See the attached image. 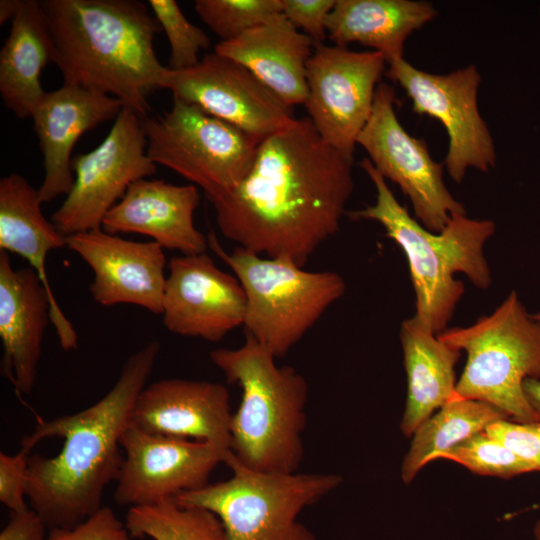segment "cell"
<instances>
[{
  "mask_svg": "<svg viewBox=\"0 0 540 540\" xmlns=\"http://www.w3.org/2000/svg\"><path fill=\"white\" fill-rule=\"evenodd\" d=\"M125 526L131 538L227 540L224 527L213 512L180 505L174 499L129 508Z\"/></svg>",
  "mask_w": 540,
  "mask_h": 540,
  "instance_id": "obj_28",
  "label": "cell"
},
{
  "mask_svg": "<svg viewBox=\"0 0 540 540\" xmlns=\"http://www.w3.org/2000/svg\"><path fill=\"white\" fill-rule=\"evenodd\" d=\"M485 432L529 463L535 471H540V422L501 419L490 424Z\"/></svg>",
  "mask_w": 540,
  "mask_h": 540,
  "instance_id": "obj_32",
  "label": "cell"
},
{
  "mask_svg": "<svg viewBox=\"0 0 540 540\" xmlns=\"http://www.w3.org/2000/svg\"><path fill=\"white\" fill-rule=\"evenodd\" d=\"M281 13L315 44L327 38L326 20L336 0H280Z\"/></svg>",
  "mask_w": 540,
  "mask_h": 540,
  "instance_id": "obj_35",
  "label": "cell"
},
{
  "mask_svg": "<svg viewBox=\"0 0 540 540\" xmlns=\"http://www.w3.org/2000/svg\"><path fill=\"white\" fill-rule=\"evenodd\" d=\"M540 321V311L533 314ZM525 397L540 422V380L527 379L523 384Z\"/></svg>",
  "mask_w": 540,
  "mask_h": 540,
  "instance_id": "obj_37",
  "label": "cell"
},
{
  "mask_svg": "<svg viewBox=\"0 0 540 540\" xmlns=\"http://www.w3.org/2000/svg\"><path fill=\"white\" fill-rule=\"evenodd\" d=\"M161 88L262 139L295 118L292 107L247 68L216 52L205 55L187 70L166 67Z\"/></svg>",
  "mask_w": 540,
  "mask_h": 540,
  "instance_id": "obj_15",
  "label": "cell"
},
{
  "mask_svg": "<svg viewBox=\"0 0 540 540\" xmlns=\"http://www.w3.org/2000/svg\"><path fill=\"white\" fill-rule=\"evenodd\" d=\"M147 154L201 188L212 202L249 172L264 139L173 96L171 109L142 119Z\"/></svg>",
  "mask_w": 540,
  "mask_h": 540,
  "instance_id": "obj_9",
  "label": "cell"
},
{
  "mask_svg": "<svg viewBox=\"0 0 540 540\" xmlns=\"http://www.w3.org/2000/svg\"><path fill=\"white\" fill-rule=\"evenodd\" d=\"M386 65L379 52L323 43L315 44L307 62L308 118L327 144L349 158L372 113Z\"/></svg>",
  "mask_w": 540,
  "mask_h": 540,
  "instance_id": "obj_13",
  "label": "cell"
},
{
  "mask_svg": "<svg viewBox=\"0 0 540 540\" xmlns=\"http://www.w3.org/2000/svg\"><path fill=\"white\" fill-rule=\"evenodd\" d=\"M506 418L501 410L486 402L453 397L413 433L401 467L403 482L411 483L428 463Z\"/></svg>",
  "mask_w": 540,
  "mask_h": 540,
  "instance_id": "obj_27",
  "label": "cell"
},
{
  "mask_svg": "<svg viewBox=\"0 0 540 540\" xmlns=\"http://www.w3.org/2000/svg\"><path fill=\"white\" fill-rule=\"evenodd\" d=\"M200 202L197 186L161 179H140L106 214L102 229L110 234L137 233L182 255L207 252L208 237L194 224Z\"/></svg>",
  "mask_w": 540,
  "mask_h": 540,
  "instance_id": "obj_20",
  "label": "cell"
},
{
  "mask_svg": "<svg viewBox=\"0 0 540 540\" xmlns=\"http://www.w3.org/2000/svg\"><path fill=\"white\" fill-rule=\"evenodd\" d=\"M209 248L233 271L246 296V336L276 359L284 357L345 293L333 271H308L285 258H270L237 246L230 253L214 232Z\"/></svg>",
  "mask_w": 540,
  "mask_h": 540,
  "instance_id": "obj_6",
  "label": "cell"
},
{
  "mask_svg": "<svg viewBox=\"0 0 540 540\" xmlns=\"http://www.w3.org/2000/svg\"><path fill=\"white\" fill-rule=\"evenodd\" d=\"M168 269L161 315L169 332L218 342L243 326L244 289L207 252L175 256Z\"/></svg>",
  "mask_w": 540,
  "mask_h": 540,
  "instance_id": "obj_16",
  "label": "cell"
},
{
  "mask_svg": "<svg viewBox=\"0 0 540 540\" xmlns=\"http://www.w3.org/2000/svg\"><path fill=\"white\" fill-rule=\"evenodd\" d=\"M534 536L536 540H540V520L536 523L534 527Z\"/></svg>",
  "mask_w": 540,
  "mask_h": 540,
  "instance_id": "obj_39",
  "label": "cell"
},
{
  "mask_svg": "<svg viewBox=\"0 0 540 540\" xmlns=\"http://www.w3.org/2000/svg\"><path fill=\"white\" fill-rule=\"evenodd\" d=\"M21 0H1L0 1V24L13 20Z\"/></svg>",
  "mask_w": 540,
  "mask_h": 540,
  "instance_id": "obj_38",
  "label": "cell"
},
{
  "mask_svg": "<svg viewBox=\"0 0 540 540\" xmlns=\"http://www.w3.org/2000/svg\"><path fill=\"white\" fill-rule=\"evenodd\" d=\"M66 247L91 268L90 293L96 303L162 313L166 256L158 243L127 240L99 227L67 236Z\"/></svg>",
  "mask_w": 540,
  "mask_h": 540,
  "instance_id": "obj_17",
  "label": "cell"
},
{
  "mask_svg": "<svg viewBox=\"0 0 540 540\" xmlns=\"http://www.w3.org/2000/svg\"><path fill=\"white\" fill-rule=\"evenodd\" d=\"M159 352L160 343L149 342L127 358L100 400L74 414L38 417L33 431L22 438L21 448L30 452L44 439H63L57 455L33 454L28 462L26 497L48 530L72 529L103 507L104 490L121 469V437Z\"/></svg>",
  "mask_w": 540,
  "mask_h": 540,
  "instance_id": "obj_2",
  "label": "cell"
},
{
  "mask_svg": "<svg viewBox=\"0 0 540 540\" xmlns=\"http://www.w3.org/2000/svg\"><path fill=\"white\" fill-rule=\"evenodd\" d=\"M352 167L308 117L294 118L261 141L247 175L211 202L217 225L237 246L304 267L340 230Z\"/></svg>",
  "mask_w": 540,
  "mask_h": 540,
  "instance_id": "obj_1",
  "label": "cell"
},
{
  "mask_svg": "<svg viewBox=\"0 0 540 540\" xmlns=\"http://www.w3.org/2000/svg\"><path fill=\"white\" fill-rule=\"evenodd\" d=\"M540 11V10H539Z\"/></svg>",
  "mask_w": 540,
  "mask_h": 540,
  "instance_id": "obj_40",
  "label": "cell"
},
{
  "mask_svg": "<svg viewBox=\"0 0 540 540\" xmlns=\"http://www.w3.org/2000/svg\"><path fill=\"white\" fill-rule=\"evenodd\" d=\"M72 170L73 186L51 216L65 236L101 227L131 184L156 173L142 119L123 107L102 143L72 159Z\"/></svg>",
  "mask_w": 540,
  "mask_h": 540,
  "instance_id": "obj_12",
  "label": "cell"
},
{
  "mask_svg": "<svg viewBox=\"0 0 540 540\" xmlns=\"http://www.w3.org/2000/svg\"><path fill=\"white\" fill-rule=\"evenodd\" d=\"M437 15L427 1L336 0L326 20L327 37L341 47L353 42L370 47L389 63L404 58L406 40Z\"/></svg>",
  "mask_w": 540,
  "mask_h": 540,
  "instance_id": "obj_24",
  "label": "cell"
},
{
  "mask_svg": "<svg viewBox=\"0 0 540 540\" xmlns=\"http://www.w3.org/2000/svg\"><path fill=\"white\" fill-rule=\"evenodd\" d=\"M385 75L401 86L418 115L438 120L448 137L444 159L450 178L460 184L469 168L489 172L496 149L478 107L481 75L475 65L448 74L422 71L404 58L387 63Z\"/></svg>",
  "mask_w": 540,
  "mask_h": 540,
  "instance_id": "obj_10",
  "label": "cell"
},
{
  "mask_svg": "<svg viewBox=\"0 0 540 540\" xmlns=\"http://www.w3.org/2000/svg\"><path fill=\"white\" fill-rule=\"evenodd\" d=\"M440 458L454 461L478 475L504 479L535 471L529 463L485 431L468 438Z\"/></svg>",
  "mask_w": 540,
  "mask_h": 540,
  "instance_id": "obj_30",
  "label": "cell"
},
{
  "mask_svg": "<svg viewBox=\"0 0 540 540\" xmlns=\"http://www.w3.org/2000/svg\"><path fill=\"white\" fill-rule=\"evenodd\" d=\"M125 523L114 511L103 506L84 522L72 529L49 530L48 540H130Z\"/></svg>",
  "mask_w": 540,
  "mask_h": 540,
  "instance_id": "obj_33",
  "label": "cell"
},
{
  "mask_svg": "<svg viewBox=\"0 0 540 540\" xmlns=\"http://www.w3.org/2000/svg\"><path fill=\"white\" fill-rule=\"evenodd\" d=\"M438 336L467 354L455 397L486 402L516 422H539L523 390L540 380V321L511 291L489 315Z\"/></svg>",
  "mask_w": 540,
  "mask_h": 540,
  "instance_id": "obj_7",
  "label": "cell"
},
{
  "mask_svg": "<svg viewBox=\"0 0 540 540\" xmlns=\"http://www.w3.org/2000/svg\"><path fill=\"white\" fill-rule=\"evenodd\" d=\"M54 45L41 1L21 0L0 51V95L18 118L31 117L46 93L41 72L53 61Z\"/></svg>",
  "mask_w": 540,
  "mask_h": 540,
  "instance_id": "obj_26",
  "label": "cell"
},
{
  "mask_svg": "<svg viewBox=\"0 0 540 540\" xmlns=\"http://www.w3.org/2000/svg\"><path fill=\"white\" fill-rule=\"evenodd\" d=\"M38 189L23 176L10 173L0 180V251L26 259L37 273L52 302L51 323L61 348H78L77 333L58 305L46 272L50 251L66 246V237L42 211Z\"/></svg>",
  "mask_w": 540,
  "mask_h": 540,
  "instance_id": "obj_22",
  "label": "cell"
},
{
  "mask_svg": "<svg viewBox=\"0 0 540 540\" xmlns=\"http://www.w3.org/2000/svg\"><path fill=\"white\" fill-rule=\"evenodd\" d=\"M51 309L37 273L31 267L14 268L9 254L0 251L2 370L20 394H29L34 387Z\"/></svg>",
  "mask_w": 540,
  "mask_h": 540,
  "instance_id": "obj_21",
  "label": "cell"
},
{
  "mask_svg": "<svg viewBox=\"0 0 540 540\" xmlns=\"http://www.w3.org/2000/svg\"><path fill=\"white\" fill-rule=\"evenodd\" d=\"M194 7L222 42L233 40L281 13L280 0H196Z\"/></svg>",
  "mask_w": 540,
  "mask_h": 540,
  "instance_id": "obj_29",
  "label": "cell"
},
{
  "mask_svg": "<svg viewBox=\"0 0 540 540\" xmlns=\"http://www.w3.org/2000/svg\"><path fill=\"white\" fill-rule=\"evenodd\" d=\"M232 476L179 494L174 500L213 512L227 540H317L298 521L301 512L337 488L332 473H267L250 469L229 450L224 461Z\"/></svg>",
  "mask_w": 540,
  "mask_h": 540,
  "instance_id": "obj_8",
  "label": "cell"
},
{
  "mask_svg": "<svg viewBox=\"0 0 540 540\" xmlns=\"http://www.w3.org/2000/svg\"><path fill=\"white\" fill-rule=\"evenodd\" d=\"M229 384L242 390L232 414L230 451L246 467L267 473H295L299 469L306 427V379L246 336L237 348L210 352Z\"/></svg>",
  "mask_w": 540,
  "mask_h": 540,
  "instance_id": "obj_5",
  "label": "cell"
},
{
  "mask_svg": "<svg viewBox=\"0 0 540 540\" xmlns=\"http://www.w3.org/2000/svg\"><path fill=\"white\" fill-rule=\"evenodd\" d=\"M29 457L24 448L14 455L0 453V502L10 512L29 508L25 501Z\"/></svg>",
  "mask_w": 540,
  "mask_h": 540,
  "instance_id": "obj_34",
  "label": "cell"
},
{
  "mask_svg": "<svg viewBox=\"0 0 540 540\" xmlns=\"http://www.w3.org/2000/svg\"><path fill=\"white\" fill-rule=\"evenodd\" d=\"M400 340L407 377L400 428L410 437L436 409L455 397V365L460 350L443 341L414 315L402 322Z\"/></svg>",
  "mask_w": 540,
  "mask_h": 540,
  "instance_id": "obj_25",
  "label": "cell"
},
{
  "mask_svg": "<svg viewBox=\"0 0 540 540\" xmlns=\"http://www.w3.org/2000/svg\"><path fill=\"white\" fill-rule=\"evenodd\" d=\"M124 450L114 500L139 507L200 489L226 453L216 445L145 432L130 424L121 437Z\"/></svg>",
  "mask_w": 540,
  "mask_h": 540,
  "instance_id": "obj_14",
  "label": "cell"
},
{
  "mask_svg": "<svg viewBox=\"0 0 540 540\" xmlns=\"http://www.w3.org/2000/svg\"><path fill=\"white\" fill-rule=\"evenodd\" d=\"M232 414L225 385L171 378L144 387L131 424L148 433L205 441L228 451Z\"/></svg>",
  "mask_w": 540,
  "mask_h": 540,
  "instance_id": "obj_18",
  "label": "cell"
},
{
  "mask_svg": "<svg viewBox=\"0 0 540 540\" xmlns=\"http://www.w3.org/2000/svg\"><path fill=\"white\" fill-rule=\"evenodd\" d=\"M47 526L31 508L10 512L9 520L0 532V540H48Z\"/></svg>",
  "mask_w": 540,
  "mask_h": 540,
  "instance_id": "obj_36",
  "label": "cell"
},
{
  "mask_svg": "<svg viewBox=\"0 0 540 540\" xmlns=\"http://www.w3.org/2000/svg\"><path fill=\"white\" fill-rule=\"evenodd\" d=\"M148 6L169 41L168 68L182 71L196 66L200 62L199 52L210 46V39L205 32L185 17L174 0H149Z\"/></svg>",
  "mask_w": 540,
  "mask_h": 540,
  "instance_id": "obj_31",
  "label": "cell"
},
{
  "mask_svg": "<svg viewBox=\"0 0 540 540\" xmlns=\"http://www.w3.org/2000/svg\"><path fill=\"white\" fill-rule=\"evenodd\" d=\"M392 85L380 82L372 113L357 138L368 159L385 180L409 198L415 219L432 232L444 229L455 214L466 213L443 179V163L431 157L424 139L410 135L395 111Z\"/></svg>",
  "mask_w": 540,
  "mask_h": 540,
  "instance_id": "obj_11",
  "label": "cell"
},
{
  "mask_svg": "<svg viewBox=\"0 0 540 540\" xmlns=\"http://www.w3.org/2000/svg\"><path fill=\"white\" fill-rule=\"evenodd\" d=\"M314 47V41L280 13L233 40L219 42L214 52L243 65L292 107L307 99L306 67Z\"/></svg>",
  "mask_w": 540,
  "mask_h": 540,
  "instance_id": "obj_23",
  "label": "cell"
},
{
  "mask_svg": "<svg viewBox=\"0 0 540 540\" xmlns=\"http://www.w3.org/2000/svg\"><path fill=\"white\" fill-rule=\"evenodd\" d=\"M122 108L113 96L76 85L63 84L44 94L31 115L43 155L44 178L38 188L42 203L70 192L75 144L87 131L116 119Z\"/></svg>",
  "mask_w": 540,
  "mask_h": 540,
  "instance_id": "obj_19",
  "label": "cell"
},
{
  "mask_svg": "<svg viewBox=\"0 0 540 540\" xmlns=\"http://www.w3.org/2000/svg\"><path fill=\"white\" fill-rule=\"evenodd\" d=\"M360 166L375 186L376 200L346 214L353 221L379 223L386 236L402 249L415 293L414 316L438 335L447 329L465 292L463 282L455 278L457 273L464 274L477 288L491 285L484 245L496 225L492 220L472 219L460 213L453 215L442 231L432 232L398 202L368 158Z\"/></svg>",
  "mask_w": 540,
  "mask_h": 540,
  "instance_id": "obj_4",
  "label": "cell"
},
{
  "mask_svg": "<svg viewBox=\"0 0 540 540\" xmlns=\"http://www.w3.org/2000/svg\"><path fill=\"white\" fill-rule=\"evenodd\" d=\"M51 33L53 63L64 84L118 99L141 119L148 95L161 88L166 70L154 38L160 30L148 5L137 0L41 1Z\"/></svg>",
  "mask_w": 540,
  "mask_h": 540,
  "instance_id": "obj_3",
  "label": "cell"
}]
</instances>
